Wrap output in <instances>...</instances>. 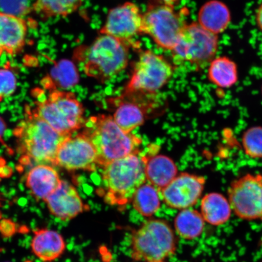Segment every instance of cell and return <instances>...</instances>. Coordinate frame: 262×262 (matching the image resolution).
Instances as JSON below:
<instances>
[{
	"label": "cell",
	"instance_id": "1",
	"mask_svg": "<svg viewBox=\"0 0 262 262\" xmlns=\"http://www.w3.org/2000/svg\"><path fill=\"white\" fill-rule=\"evenodd\" d=\"M14 135L21 162L55 165L59 147L70 136L57 132L28 107L26 117L15 127Z\"/></svg>",
	"mask_w": 262,
	"mask_h": 262
},
{
	"label": "cell",
	"instance_id": "2",
	"mask_svg": "<svg viewBox=\"0 0 262 262\" xmlns=\"http://www.w3.org/2000/svg\"><path fill=\"white\" fill-rule=\"evenodd\" d=\"M102 169L101 195L107 204L119 208L129 204L137 190L146 182L139 150L114 160Z\"/></svg>",
	"mask_w": 262,
	"mask_h": 262
},
{
	"label": "cell",
	"instance_id": "3",
	"mask_svg": "<svg viewBox=\"0 0 262 262\" xmlns=\"http://www.w3.org/2000/svg\"><path fill=\"white\" fill-rule=\"evenodd\" d=\"M83 133L93 143L98 165L103 166L138 151L142 141L133 133H127L117 125L113 117L99 114L86 120Z\"/></svg>",
	"mask_w": 262,
	"mask_h": 262
},
{
	"label": "cell",
	"instance_id": "4",
	"mask_svg": "<svg viewBox=\"0 0 262 262\" xmlns=\"http://www.w3.org/2000/svg\"><path fill=\"white\" fill-rule=\"evenodd\" d=\"M75 55L88 76L104 83L126 68L129 47L127 42L100 34L91 45L78 49Z\"/></svg>",
	"mask_w": 262,
	"mask_h": 262
},
{
	"label": "cell",
	"instance_id": "5",
	"mask_svg": "<svg viewBox=\"0 0 262 262\" xmlns=\"http://www.w3.org/2000/svg\"><path fill=\"white\" fill-rule=\"evenodd\" d=\"M35 104V113L63 135L72 136L86 122L83 104L71 92L49 91L47 97L38 99Z\"/></svg>",
	"mask_w": 262,
	"mask_h": 262
},
{
	"label": "cell",
	"instance_id": "6",
	"mask_svg": "<svg viewBox=\"0 0 262 262\" xmlns=\"http://www.w3.org/2000/svg\"><path fill=\"white\" fill-rule=\"evenodd\" d=\"M177 239L168 222L149 219L134 232L131 258L136 261H163L176 253Z\"/></svg>",
	"mask_w": 262,
	"mask_h": 262
},
{
	"label": "cell",
	"instance_id": "7",
	"mask_svg": "<svg viewBox=\"0 0 262 262\" xmlns=\"http://www.w3.org/2000/svg\"><path fill=\"white\" fill-rule=\"evenodd\" d=\"M219 47V35L205 30L198 22H192L183 29L172 49V55L178 63H187L201 71L208 67L216 57Z\"/></svg>",
	"mask_w": 262,
	"mask_h": 262
},
{
	"label": "cell",
	"instance_id": "8",
	"mask_svg": "<svg viewBox=\"0 0 262 262\" xmlns=\"http://www.w3.org/2000/svg\"><path fill=\"white\" fill-rule=\"evenodd\" d=\"M174 68L166 58L151 51L142 52L136 62L124 94H152L171 80Z\"/></svg>",
	"mask_w": 262,
	"mask_h": 262
},
{
	"label": "cell",
	"instance_id": "9",
	"mask_svg": "<svg viewBox=\"0 0 262 262\" xmlns=\"http://www.w3.org/2000/svg\"><path fill=\"white\" fill-rule=\"evenodd\" d=\"M186 25L183 15L173 6L152 5L143 14L142 34L149 35L159 47L172 51Z\"/></svg>",
	"mask_w": 262,
	"mask_h": 262
},
{
	"label": "cell",
	"instance_id": "10",
	"mask_svg": "<svg viewBox=\"0 0 262 262\" xmlns=\"http://www.w3.org/2000/svg\"><path fill=\"white\" fill-rule=\"evenodd\" d=\"M228 194L237 217L245 221H262V175L247 173L234 180Z\"/></svg>",
	"mask_w": 262,
	"mask_h": 262
},
{
	"label": "cell",
	"instance_id": "11",
	"mask_svg": "<svg viewBox=\"0 0 262 262\" xmlns=\"http://www.w3.org/2000/svg\"><path fill=\"white\" fill-rule=\"evenodd\" d=\"M55 165L68 171H95L100 168L96 150L83 132L63 141L59 147Z\"/></svg>",
	"mask_w": 262,
	"mask_h": 262
},
{
	"label": "cell",
	"instance_id": "12",
	"mask_svg": "<svg viewBox=\"0 0 262 262\" xmlns=\"http://www.w3.org/2000/svg\"><path fill=\"white\" fill-rule=\"evenodd\" d=\"M205 184V177L182 172L160 192L163 201L168 207L183 210L198 203L204 191Z\"/></svg>",
	"mask_w": 262,
	"mask_h": 262
},
{
	"label": "cell",
	"instance_id": "13",
	"mask_svg": "<svg viewBox=\"0 0 262 262\" xmlns=\"http://www.w3.org/2000/svg\"><path fill=\"white\" fill-rule=\"evenodd\" d=\"M142 25L143 14L138 6L126 2L110 10L100 33L128 42L142 34Z\"/></svg>",
	"mask_w": 262,
	"mask_h": 262
},
{
	"label": "cell",
	"instance_id": "14",
	"mask_svg": "<svg viewBox=\"0 0 262 262\" xmlns=\"http://www.w3.org/2000/svg\"><path fill=\"white\" fill-rule=\"evenodd\" d=\"M45 202L51 214L64 222L73 220L88 209L76 188L63 180Z\"/></svg>",
	"mask_w": 262,
	"mask_h": 262
},
{
	"label": "cell",
	"instance_id": "15",
	"mask_svg": "<svg viewBox=\"0 0 262 262\" xmlns=\"http://www.w3.org/2000/svg\"><path fill=\"white\" fill-rule=\"evenodd\" d=\"M28 24L24 18L0 11V56H14L24 49Z\"/></svg>",
	"mask_w": 262,
	"mask_h": 262
},
{
	"label": "cell",
	"instance_id": "16",
	"mask_svg": "<svg viewBox=\"0 0 262 262\" xmlns=\"http://www.w3.org/2000/svg\"><path fill=\"white\" fill-rule=\"evenodd\" d=\"M156 146L141 155L145 167L146 182L155 186L159 192L178 176V169L173 160L164 155H155Z\"/></svg>",
	"mask_w": 262,
	"mask_h": 262
},
{
	"label": "cell",
	"instance_id": "17",
	"mask_svg": "<svg viewBox=\"0 0 262 262\" xmlns=\"http://www.w3.org/2000/svg\"><path fill=\"white\" fill-rule=\"evenodd\" d=\"M61 182L53 167L41 164L28 172L26 184L36 200L45 202L60 186Z\"/></svg>",
	"mask_w": 262,
	"mask_h": 262
},
{
	"label": "cell",
	"instance_id": "18",
	"mask_svg": "<svg viewBox=\"0 0 262 262\" xmlns=\"http://www.w3.org/2000/svg\"><path fill=\"white\" fill-rule=\"evenodd\" d=\"M31 247L33 254L39 259L44 262H52L63 254L66 242L60 232L42 228L34 231Z\"/></svg>",
	"mask_w": 262,
	"mask_h": 262
},
{
	"label": "cell",
	"instance_id": "19",
	"mask_svg": "<svg viewBox=\"0 0 262 262\" xmlns=\"http://www.w3.org/2000/svg\"><path fill=\"white\" fill-rule=\"evenodd\" d=\"M198 24L205 30L219 35L224 32L231 21L228 6L221 0H209L200 8Z\"/></svg>",
	"mask_w": 262,
	"mask_h": 262
},
{
	"label": "cell",
	"instance_id": "20",
	"mask_svg": "<svg viewBox=\"0 0 262 262\" xmlns=\"http://www.w3.org/2000/svg\"><path fill=\"white\" fill-rule=\"evenodd\" d=\"M232 209L228 199L219 192H211L202 198L201 213L205 222L221 226L231 217Z\"/></svg>",
	"mask_w": 262,
	"mask_h": 262
},
{
	"label": "cell",
	"instance_id": "21",
	"mask_svg": "<svg viewBox=\"0 0 262 262\" xmlns=\"http://www.w3.org/2000/svg\"><path fill=\"white\" fill-rule=\"evenodd\" d=\"M78 73L77 68L70 60H61L52 68L50 74L42 79L44 89L49 91L67 90L78 83Z\"/></svg>",
	"mask_w": 262,
	"mask_h": 262
},
{
	"label": "cell",
	"instance_id": "22",
	"mask_svg": "<svg viewBox=\"0 0 262 262\" xmlns=\"http://www.w3.org/2000/svg\"><path fill=\"white\" fill-rule=\"evenodd\" d=\"M208 68V79L215 86L222 89H229L237 83V65L230 58L216 57Z\"/></svg>",
	"mask_w": 262,
	"mask_h": 262
},
{
	"label": "cell",
	"instance_id": "23",
	"mask_svg": "<svg viewBox=\"0 0 262 262\" xmlns=\"http://www.w3.org/2000/svg\"><path fill=\"white\" fill-rule=\"evenodd\" d=\"M205 225L201 213L189 208L180 210L174 220L177 233L185 240H194L201 236Z\"/></svg>",
	"mask_w": 262,
	"mask_h": 262
},
{
	"label": "cell",
	"instance_id": "24",
	"mask_svg": "<svg viewBox=\"0 0 262 262\" xmlns=\"http://www.w3.org/2000/svg\"><path fill=\"white\" fill-rule=\"evenodd\" d=\"M145 110L136 102L124 101L120 102L115 111L113 119L121 129L127 133H132L145 122Z\"/></svg>",
	"mask_w": 262,
	"mask_h": 262
},
{
	"label": "cell",
	"instance_id": "25",
	"mask_svg": "<svg viewBox=\"0 0 262 262\" xmlns=\"http://www.w3.org/2000/svg\"><path fill=\"white\" fill-rule=\"evenodd\" d=\"M83 2V0H36L32 10L42 18L64 17L77 11Z\"/></svg>",
	"mask_w": 262,
	"mask_h": 262
},
{
	"label": "cell",
	"instance_id": "26",
	"mask_svg": "<svg viewBox=\"0 0 262 262\" xmlns=\"http://www.w3.org/2000/svg\"><path fill=\"white\" fill-rule=\"evenodd\" d=\"M159 193L155 186L145 182L137 190L131 201L134 209L144 217H151L161 206Z\"/></svg>",
	"mask_w": 262,
	"mask_h": 262
},
{
	"label": "cell",
	"instance_id": "27",
	"mask_svg": "<svg viewBox=\"0 0 262 262\" xmlns=\"http://www.w3.org/2000/svg\"><path fill=\"white\" fill-rule=\"evenodd\" d=\"M242 143L246 156L253 159H261L262 126H253L246 130Z\"/></svg>",
	"mask_w": 262,
	"mask_h": 262
},
{
	"label": "cell",
	"instance_id": "28",
	"mask_svg": "<svg viewBox=\"0 0 262 262\" xmlns=\"http://www.w3.org/2000/svg\"><path fill=\"white\" fill-rule=\"evenodd\" d=\"M31 10L29 0H0V11L6 14L23 18Z\"/></svg>",
	"mask_w": 262,
	"mask_h": 262
},
{
	"label": "cell",
	"instance_id": "29",
	"mask_svg": "<svg viewBox=\"0 0 262 262\" xmlns=\"http://www.w3.org/2000/svg\"><path fill=\"white\" fill-rule=\"evenodd\" d=\"M16 88L15 75L9 68L0 69V101L15 93Z\"/></svg>",
	"mask_w": 262,
	"mask_h": 262
},
{
	"label": "cell",
	"instance_id": "30",
	"mask_svg": "<svg viewBox=\"0 0 262 262\" xmlns=\"http://www.w3.org/2000/svg\"><path fill=\"white\" fill-rule=\"evenodd\" d=\"M255 21L256 23L258 29L262 32V3L255 12Z\"/></svg>",
	"mask_w": 262,
	"mask_h": 262
},
{
	"label": "cell",
	"instance_id": "31",
	"mask_svg": "<svg viewBox=\"0 0 262 262\" xmlns=\"http://www.w3.org/2000/svg\"><path fill=\"white\" fill-rule=\"evenodd\" d=\"M157 4H163L166 5L173 6L175 3L181 1V0H155Z\"/></svg>",
	"mask_w": 262,
	"mask_h": 262
},
{
	"label": "cell",
	"instance_id": "32",
	"mask_svg": "<svg viewBox=\"0 0 262 262\" xmlns=\"http://www.w3.org/2000/svg\"><path fill=\"white\" fill-rule=\"evenodd\" d=\"M6 128V123L2 119L1 117H0V141L2 140V137L3 134L5 133V131Z\"/></svg>",
	"mask_w": 262,
	"mask_h": 262
},
{
	"label": "cell",
	"instance_id": "33",
	"mask_svg": "<svg viewBox=\"0 0 262 262\" xmlns=\"http://www.w3.org/2000/svg\"><path fill=\"white\" fill-rule=\"evenodd\" d=\"M149 262H164L163 261H149Z\"/></svg>",
	"mask_w": 262,
	"mask_h": 262
},
{
	"label": "cell",
	"instance_id": "34",
	"mask_svg": "<svg viewBox=\"0 0 262 262\" xmlns=\"http://www.w3.org/2000/svg\"><path fill=\"white\" fill-rule=\"evenodd\" d=\"M261 95H262V86H261Z\"/></svg>",
	"mask_w": 262,
	"mask_h": 262
}]
</instances>
